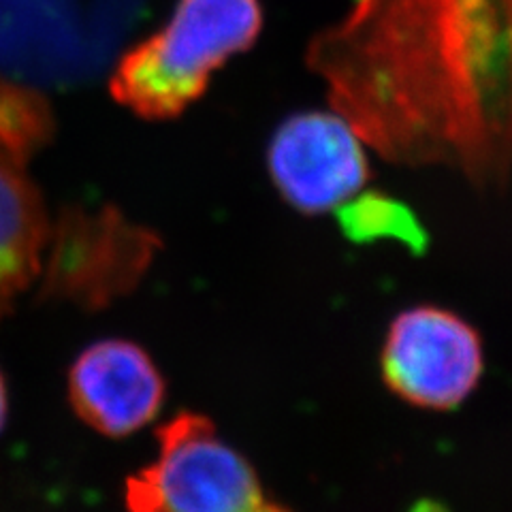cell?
<instances>
[{"label": "cell", "mask_w": 512, "mask_h": 512, "mask_svg": "<svg viewBox=\"0 0 512 512\" xmlns=\"http://www.w3.org/2000/svg\"><path fill=\"white\" fill-rule=\"evenodd\" d=\"M363 146L335 111H303L282 122L269 143L271 180L301 214L340 210L370 180Z\"/></svg>", "instance_id": "8992f818"}, {"label": "cell", "mask_w": 512, "mask_h": 512, "mask_svg": "<svg viewBox=\"0 0 512 512\" xmlns=\"http://www.w3.org/2000/svg\"><path fill=\"white\" fill-rule=\"evenodd\" d=\"M69 399L88 427L107 438H126L163 408L165 380L139 344L101 340L73 363Z\"/></svg>", "instance_id": "52a82bcc"}, {"label": "cell", "mask_w": 512, "mask_h": 512, "mask_svg": "<svg viewBox=\"0 0 512 512\" xmlns=\"http://www.w3.org/2000/svg\"><path fill=\"white\" fill-rule=\"evenodd\" d=\"M52 135L50 107L37 92L0 82V148L24 160Z\"/></svg>", "instance_id": "30bf717a"}, {"label": "cell", "mask_w": 512, "mask_h": 512, "mask_svg": "<svg viewBox=\"0 0 512 512\" xmlns=\"http://www.w3.org/2000/svg\"><path fill=\"white\" fill-rule=\"evenodd\" d=\"M485 355L478 331L455 312L419 306L397 314L384 338L387 387L425 410H453L478 387Z\"/></svg>", "instance_id": "277c9868"}, {"label": "cell", "mask_w": 512, "mask_h": 512, "mask_svg": "<svg viewBox=\"0 0 512 512\" xmlns=\"http://www.w3.org/2000/svg\"><path fill=\"white\" fill-rule=\"evenodd\" d=\"M261 28V0H178L169 22L120 58L111 94L143 120L178 118Z\"/></svg>", "instance_id": "7a4b0ae2"}, {"label": "cell", "mask_w": 512, "mask_h": 512, "mask_svg": "<svg viewBox=\"0 0 512 512\" xmlns=\"http://www.w3.org/2000/svg\"><path fill=\"white\" fill-rule=\"evenodd\" d=\"M308 67L389 163L506 188L510 0H355L310 41Z\"/></svg>", "instance_id": "6da1fadb"}, {"label": "cell", "mask_w": 512, "mask_h": 512, "mask_svg": "<svg viewBox=\"0 0 512 512\" xmlns=\"http://www.w3.org/2000/svg\"><path fill=\"white\" fill-rule=\"evenodd\" d=\"M342 229L355 242L372 239H397L408 248L421 252L425 233L408 207L382 195H365L359 201H350L346 210H338Z\"/></svg>", "instance_id": "9c48e42d"}, {"label": "cell", "mask_w": 512, "mask_h": 512, "mask_svg": "<svg viewBox=\"0 0 512 512\" xmlns=\"http://www.w3.org/2000/svg\"><path fill=\"white\" fill-rule=\"evenodd\" d=\"M160 248L156 233L116 207L67 212L58 222L45 291L84 308H107L133 293Z\"/></svg>", "instance_id": "5b68a950"}, {"label": "cell", "mask_w": 512, "mask_h": 512, "mask_svg": "<svg viewBox=\"0 0 512 512\" xmlns=\"http://www.w3.org/2000/svg\"><path fill=\"white\" fill-rule=\"evenodd\" d=\"M50 237L45 207L22 160L0 148V318L41 269Z\"/></svg>", "instance_id": "ba28073f"}, {"label": "cell", "mask_w": 512, "mask_h": 512, "mask_svg": "<svg viewBox=\"0 0 512 512\" xmlns=\"http://www.w3.org/2000/svg\"><path fill=\"white\" fill-rule=\"evenodd\" d=\"M156 438L158 459L126 480L128 512H263L271 502L250 461L216 438L207 416L180 412Z\"/></svg>", "instance_id": "3957f363"}, {"label": "cell", "mask_w": 512, "mask_h": 512, "mask_svg": "<svg viewBox=\"0 0 512 512\" xmlns=\"http://www.w3.org/2000/svg\"><path fill=\"white\" fill-rule=\"evenodd\" d=\"M7 419V389H5V380L0 376V429H3Z\"/></svg>", "instance_id": "8fae6325"}]
</instances>
